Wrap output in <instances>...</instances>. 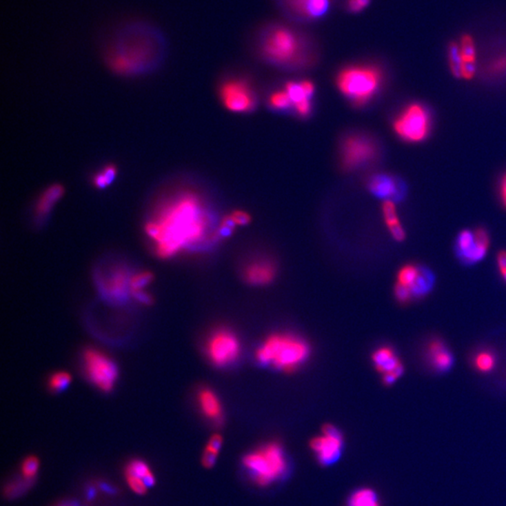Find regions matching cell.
<instances>
[{
    "mask_svg": "<svg viewBox=\"0 0 506 506\" xmlns=\"http://www.w3.org/2000/svg\"><path fill=\"white\" fill-rule=\"evenodd\" d=\"M72 376L67 372H57L51 375L48 380V387L53 392H60L69 387Z\"/></svg>",
    "mask_w": 506,
    "mask_h": 506,
    "instance_id": "obj_35",
    "label": "cell"
},
{
    "mask_svg": "<svg viewBox=\"0 0 506 506\" xmlns=\"http://www.w3.org/2000/svg\"><path fill=\"white\" fill-rule=\"evenodd\" d=\"M427 361L435 372H447L452 369L454 356L450 349L442 340L435 338L427 344Z\"/></svg>",
    "mask_w": 506,
    "mask_h": 506,
    "instance_id": "obj_17",
    "label": "cell"
},
{
    "mask_svg": "<svg viewBox=\"0 0 506 506\" xmlns=\"http://www.w3.org/2000/svg\"><path fill=\"white\" fill-rule=\"evenodd\" d=\"M500 197L503 205L506 208V173L503 174L500 182Z\"/></svg>",
    "mask_w": 506,
    "mask_h": 506,
    "instance_id": "obj_43",
    "label": "cell"
},
{
    "mask_svg": "<svg viewBox=\"0 0 506 506\" xmlns=\"http://www.w3.org/2000/svg\"><path fill=\"white\" fill-rule=\"evenodd\" d=\"M244 468L259 486L275 483L285 476L288 461L280 443H265L256 450L247 454L242 460Z\"/></svg>",
    "mask_w": 506,
    "mask_h": 506,
    "instance_id": "obj_5",
    "label": "cell"
},
{
    "mask_svg": "<svg viewBox=\"0 0 506 506\" xmlns=\"http://www.w3.org/2000/svg\"><path fill=\"white\" fill-rule=\"evenodd\" d=\"M232 220L236 226H243L249 223L250 221V216L247 212L244 211L236 210L234 211L230 215Z\"/></svg>",
    "mask_w": 506,
    "mask_h": 506,
    "instance_id": "obj_41",
    "label": "cell"
},
{
    "mask_svg": "<svg viewBox=\"0 0 506 506\" xmlns=\"http://www.w3.org/2000/svg\"><path fill=\"white\" fill-rule=\"evenodd\" d=\"M489 246V236L483 228L474 230V241L466 252L458 256V259L466 265H473L486 257Z\"/></svg>",
    "mask_w": 506,
    "mask_h": 506,
    "instance_id": "obj_20",
    "label": "cell"
},
{
    "mask_svg": "<svg viewBox=\"0 0 506 506\" xmlns=\"http://www.w3.org/2000/svg\"><path fill=\"white\" fill-rule=\"evenodd\" d=\"M117 174V168L113 164H107L94 174L92 183L97 189H105L113 183Z\"/></svg>",
    "mask_w": 506,
    "mask_h": 506,
    "instance_id": "obj_30",
    "label": "cell"
},
{
    "mask_svg": "<svg viewBox=\"0 0 506 506\" xmlns=\"http://www.w3.org/2000/svg\"><path fill=\"white\" fill-rule=\"evenodd\" d=\"M310 448L322 465H330L340 458L343 448V437L333 425H325L323 432L310 441Z\"/></svg>",
    "mask_w": 506,
    "mask_h": 506,
    "instance_id": "obj_12",
    "label": "cell"
},
{
    "mask_svg": "<svg viewBox=\"0 0 506 506\" xmlns=\"http://www.w3.org/2000/svg\"><path fill=\"white\" fill-rule=\"evenodd\" d=\"M63 506H74V505H63Z\"/></svg>",
    "mask_w": 506,
    "mask_h": 506,
    "instance_id": "obj_46",
    "label": "cell"
},
{
    "mask_svg": "<svg viewBox=\"0 0 506 506\" xmlns=\"http://www.w3.org/2000/svg\"><path fill=\"white\" fill-rule=\"evenodd\" d=\"M145 232L159 257L169 259L216 237L202 198L181 192L161 202L145 225Z\"/></svg>",
    "mask_w": 506,
    "mask_h": 506,
    "instance_id": "obj_1",
    "label": "cell"
},
{
    "mask_svg": "<svg viewBox=\"0 0 506 506\" xmlns=\"http://www.w3.org/2000/svg\"><path fill=\"white\" fill-rule=\"evenodd\" d=\"M153 276L148 271H141L130 276V294L141 304L151 303V296L148 293V287L152 283Z\"/></svg>",
    "mask_w": 506,
    "mask_h": 506,
    "instance_id": "obj_22",
    "label": "cell"
},
{
    "mask_svg": "<svg viewBox=\"0 0 506 506\" xmlns=\"http://www.w3.org/2000/svg\"><path fill=\"white\" fill-rule=\"evenodd\" d=\"M383 215L385 220V225H387L388 231L396 241H403L405 239V232L401 225L400 219H398L396 208L393 201H385L383 203Z\"/></svg>",
    "mask_w": 506,
    "mask_h": 506,
    "instance_id": "obj_24",
    "label": "cell"
},
{
    "mask_svg": "<svg viewBox=\"0 0 506 506\" xmlns=\"http://www.w3.org/2000/svg\"><path fill=\"white\" fill-rule=\"evenodd\" d=\"M242 346L239 336L227 328L213 331L205 341V352L208 360L216 367H227L239 358Z\"/></svg>",
    "mask_w": 506,
    "mask_h": 506,
    "instance_id": "obj_10",
    "label": "cell"
},
{
    "mask_svg": "<svg viewBox=\"0 0 506 506\" xmlns=\"http://www.w3.org/2000/svg\"><path fill=\"white\" fill-rule=\"evenodd\" d=\"M496 365V356L489 350L479 352L474 357V367L477 372L489 373L494 370Z\"/></svg>",
    "mask_w": 506,
    "mask_h": 506,
    "instance_id": "obj_31",
    "label": "cell"
},
{
    "mask_svg": "<svg viewBox=\"0 0 506 506\" xmlns=\"http://www.w3.org/2000/svg\"><path fill=\"white\" fill-rule=\"evenodd\" d=\"M448 57H449L450 70L454 77L463 78V59L458 44L454 43L450 44Z\"/></svg>",
    "mask_w": 506,
    "mask_h": 506,
    "instance_id": "obj_33",
    "label": "cell"
},
{
    "mask_svg": "<svg viewBox=\"0 0 506 506\" xmlns=\"http://www.w3.org/2000/svg\"><path fill=\"white\" fill-rule=\"evenodd\" d=\"M130 276L124 268H114L101 279V291L109 298L121 300L130 294Z\"/></svg>",
    "mask_w": 506,
    "mask_h": 506,
    "instance_id": "obj_14",
    "label": "cell"
},
{
    "mask_svg": "<svg viewBox=\"0 0 506 506\" xmlns=\"http://www.w3.org/2000/svg\"><path fill=\"white\" fill-rule=\"evenodd\" d=\"M310 352L309 344L301 336L276 332L262 341L255 352V358L260 364L281 372H293L307 361Z\"/></svg>",
    "mask_w": 506,
    "mask_h": 506,
    "instance_id": "obj_3",
    "label": "cell"
},
{
    "mask_svg": "<svg viewBox=\"0 0 506 506\" xmlns=\"http://www.w3.org/2000/svg\"><path fill=\"white\" fill-rule=\"evenodd\" d=\"M419 274V267L414 265H406L398 270V276H396V283L401 285L409 287L416 281Z\"/></svg>",
    "mask_w": 506,
    "mask_h": 506,
    "instance_id": "obj_32",
    "label": "cell"
},
{
    "mask_svg": "<svg viewBox=\"0 0 506 506\" xmlns=\"http://www.w3.org/2000/svg\"><path fill=\"white\" fill-rule=\"evenodd\" d=\"M394 294H395L396 300L401 304H408L414 298L411 289L409 287L401 285V284L398 283H396Z\"/></svg>",
    "mask_w": 506,
    "mask_h": 506,
    "instance_id": "obj_39",
    "label": "cell"
},
{
    "mask_svg": "<svg viewBox=\"0 0 506 506\" xmlns=\"http://www.w3.org/2000/svg\"><path fill=\"white\" fill-rule=\"evenodd\" d=\"M382 72L372 65L344 68L336 77L338 90L357 107L369 103L382 87Z\"/></svg>",
    "mask_w": 506,
    "mask_h": 506,
    "instance_id": "obj_4",
    "label": "cell"
},
{
    "mask_svg": "<svg viewBox=\"0 0 506 506\" xmlns=\"http://www.w3.org/2000/svg\"><path fill=\"white\" fill-rule=\"evenodd\" d=\"M302 48L300 38L289 28H274L263 39V56L273 63H297L301 57Z\"/></svg>",
    "mask_w": 506,
    "mask_h": 506,
    "instance_id": "obj_6",
    "label": "cell"
},
{
    "mask_svg": "<svg viewBox=\"0 0 506 506\" xmlns=\"http://www.w3.org/2000/svg\"><path fill=\"white\" fill-rule=\"evenodd\" d=\"M83 367L91 383L103 392H110L119 379L114 360L98 349H87L83 354Z\"/></svg>",
    "mask_w": 506,
    "mask_h": 506,
    "instance_id": "obj_9",
    "label": "cell"
},
{
    "mask_svg": "<svg viewBox=\"0 0 506 506\" xmlns=\"http://www.w3.org/2000/svg\"><path fill=\"white\" fill-rule=\"evenodd\" d=\"M276 272V267L272 261L257 258L245 265L243 276L245 281L252 285L265 286L272 283Z\"/></svg>",
    "mask_w": 506,
    "mask_h": 506,
    "instance_id": "obj_15",
    "label": "cell"
},
{
    "mask_svg": "<svg viewBox=\"0 0 506 506\" xmlns=\"http://www.w3.org/2000/svg\"><path fill=\"white\" fill-rule=\"evenodd\" d=\"M64 192V188L60 184L51 185L41 192L34 208V214L39 220H43L52 212L63 197Z\"/></svg>",
    "mask_w": 506,
    "mask_h": 506,
    "instance_id": "obj_19",
    "label": "cell"
},
{
    "mask_svg": "<svg viewBox=\"0 0 506 506\" xmlns=\"http://www.w3.org/2000/svg\"><path fill=\"white\" fill-rule=\"evenodd\" d=\"M393 127L398 136L406 142H422L429 136L432 116L423 104H409L396 117Z\"/></svg>",
    "mask_w": 506,
    "mask_h": 506,
    "instance_id": "obj_7",
    "label": "cell"
},
{
    "mask_svg": "<svg viewBox=\"0 0 506 506\" xmlns=\"http://www.w3.org/2000/svg\"><path fill=\"white\" fill-rule=\"evenodd\" d=\"M126 479L130 489L137 493V494H145L148 492V487H150L143 480L138 478V477L132 476V474H126Z\"/></svg>",
    "mask_w": 506,
    "mask_h": 506,
    "instance_id": "obj_38",
    "label": "cell"
},
{
    "mask_svg": "<svg viewBox=\"0 0 506 506\" xmlns=\"http://www.w3.org/2000/svg\"><path fill=\"white\" fill-rule=\"evenodd\" d=\"M220 98L224 107L234 113H247L256 104L254 90L243 79L225 81L220 88Z\"/></svg>",
    "mask_w": 506,
    "mask_h": 506,
    "instance_id": "obj_11",
    "label": "cell"
},
{
    "mask_svg": "<svg viewBox=\"0 0 506 506\" xmlns=\"http://www.w3.org/2000/svg\"><path fill=\"white\" fill-rule=\"evenodd\" d=\"M294 12L307 18L323 17L330 7V0H287Z\"/></svg>",
    "mask_w": 506,
    "mask_h": 506,
    "instance_id": "obj_21",
    "label": "cell"
},
{
    "mask_svg": "<svg viewBox=\"0 0 506 506\" xmlns=\"http://www.w3.org/2000/svg\"><path fill=\"white\" fill-rule=\"evenodd\" d=\"M349 506H380V505L376 493L372 489H360L352 494L349 500Z\"/></svg>",
    "mask_w": 506,
    "mask_h": 506,
    "instance_id": "obj_29",
    "label": "cell"
},
{
    "mask_svg": "<svg viewBox=\"0 0 506 506\" xmlns=\"http://www.w3.org/2000/svg\"><path fill=\"white\" fill-rule=\"evenodd\" d=\"M116 33L107 62L120 74H136L160 60L163 53V33L147 22H134L123 26Z\"/></svg>",
    "mask_w": 506,
    "mask_h": 506,
    "instance_id": "obj_2",
    "label": "cell"
},
{
    "mask_svg": "<svg viewBox=\"0 0 506 506\" xmlns=\"http://www.w3.org/2000/svg\"><path fill=\"white\" fill-rule=\"evenodd\" d=\"M370 192L385 201H400L405 196V184L396 176L376 174L367 181Z\"/></svg>",
    "mask_w": 506,
    "mask_h": 506,
    "instance_id": "obj_13",
    "label": "cell"
},
{
    "mask_svg": "<svg viewBox=\"0 0 506 506\" xmlns=\"http://www.w3.org/2000/svg\"><path fill=\"white\" fill-rule=\"evenodd\" d=\"M461 56L463 59V78L472 79L476 72V51L473 39L469 36H463L461 41Z\"/></svg>",
    "mask_w": 506,
    "mask_h": 506,
    "instance_id": "obj_23",
    "label": "cell"
},
{
    "mask_svg": "<svg viewBox=\"0 0 506 506\" xmlns=\"http://www.w3.org/2000/svg\"><path fill=\"white\" fill-rule=\"evenodd\" d=\"M372 359L375 369L382 374V376L385 374H394L400 379L405 370L403 364L396 356L395 351L388 346L376 349L372 354Z\"/></svg>",
    "mask_w": 506,
    "mask_h": 506,
    "instance_id": "obj_16",
    "label": "cell"
},
{
    "mask_svg": "<svg viewBox=\"0 0 506 506\" xmlns=\"http://www.w3.org/2000/svg\"><path fill=\"white\" fill-rule=\"evenodd\" d=\"M497 263H498V267H499V270L500 273L506 270V252L505 250H500V252L498 253Z\"/></svg>",
    "mask_w": 506,
    "mask_h": 506,
    "instance_id": "obj_44",
    "label": "cell"
},
{
    "mask_svg": "<svg viewBox=\"0 0 506 506\" xmlns=\"http://www.w3.org/2000/svg\"><path fill=\"white\" fill-rule=\"evenodd\" d=\"M284 90L286 91L289 97H290L294 108L297 104L312 101L310 99H312L313 94H314L315 87L310 81L303 80L301 82L286 83Z\"/></svg>",
    "mask_w": 506,
    "mask_h": 506,
    "instance_id": "obj_25",
    "label": "cell"
},
{
    "mask_svg": "<svg viewBox=\"0 0 506 506\" xmlns=\"http://www.w3.org/2000/svg\"><path fill=\"white\" fill-rule=\"evenodd\" d=\"M223 437L220 434H214L208 440L205 450H203L202 463L205 468H212L215 465L219 453L223 447Z\"/></svg>",
    "mask_w": 506,
    "mask_h": 506,
    "instance_id": "obj_27",
    "label": "cell"
},
{
    "mask_svg": "<svg viewBox=\"0 0 506 506\" xmlns=\"http://www.w3.org/2000/svg\"><path fill=\"white\" fill-rule=\"evenodd\" d=\"M268 101H270L271 108L276 109V110L286 111L288 109L293 108V103H292L290 97L284 90L274 92L270 96Z\"/></svg>",
    "mask_w": 506,
    "mask_h": 506,
    "instance_id": "obj_34",
    "label": "cell"
},
{
    "mask_svg": "<svg viewBox=\"0 0 506 506\" xmlns=\"http://www.w3.org/2000/svg\"><path fill=\"white\" fill-rule=\"evenodd\" d=\"M39 469V461L35 456H28L22 464V476L26 481L30 482L36 476Z\"/></svg>",
    "mask_w": 506,
    "mask_h": 506,
    "instance_id": "obj_37",
    "label": "cell"
},
{
    "mask_svg": "<svg viewBox=\"0 0 506 506\" xmlns=\"http://www.w3.org/2000/svg\"><path fill=\"white\" fill-rule=\"evenodd\" d=\"M474 241V231L463 230L458 234L456 241V256L463 254L472 247Z\"/></svg>",
    "mask_w": 506,
    "mask_h": 506,
    "instance_id": "obj_36",
    "label": "cell"
},
{
    "mask_svg": "<svg viewBox=\"0 0 506 506\" xmlns=\"http://www.w3.org/2000/svg\"><path fill=\"white\" fill-rule=\"evenodd\" d=\"M435 284V275L429 268L419 267V274L416 281L412 285L411 291L414 298H421L432 291Z\"/></svg>",
    "mask_w": 506,
    "mask_h": 506,
    "instance_id": "obj_26",
    "label": "cell"
},
{
    "mask_svg": "<svg viewBox=\"0 0 506 506\" xmlns=\"http://www.w3.org/2000/svg\"><path fill=\"white\" fill-rule=\"evenodd\" d=\"M126 474H132L138 478L143 480L150 486L155 484V476L151 471L150 466L145 461H134L129 463L126 469Z\"/></svg>",
    "mask_w": 506,
    "mask_h": 506,
    "instance_id": "obj_28",
    "label": "cell"
},
{
    "mask_svg": "<svg viewBox=\"0 0 506 506\" xmlns=\"http://www.w3.org/2000/svg\"><path fill=\"white\" fill-rule=\"evenodd\" d=\"M370 0H348V9L352 12H358L370 4Z\"/></svg>",
    "mask_w": 506,
    "mask_h": 506,
    "instance_id": "obj_42",
    "label": "cell"
},
{
    "mask_svg": "<svg viewBox=\"0 0 506 506\" xmlns=\"http://www.w3.org/2000/svg\"><path fill=\"white\" fill-rule=\"evenodd\" d=\"M197 404L201 413L213 423H220L223 418V407L221 398L210 388H202L197 394Z\"/></svg>",
    "mask_w": 506,
    "mask_h": 506,
    "instance_id": "obj_18",
    "label": "cell"
},
{
    "mask_svg": "<svg viewBox=\"0 0 506 506\" xmlns=\"http://www.w3.org/2000/svg\"><path fill=\"white\" fill-rule=\"evenodd\" d=\"M500 274H502V276H503V280H505V283H506V270H505V271H503V272H502V273H500Z\"/></svg>",
    "mask_w": 506,
    "mask_h": 506,
    "instance_id": "obj_45",
    "label": "cell"
},
{
    "mask_svg": "<svg viewBox=\"0 0 506 506\" xmlns=\"http://www.w3.org/2000/svg\"><path fill=\"white\" fill-rule=\"evenodd\" d=\"M490 72L495 75L506 74V54L495 60L490 66Z\"/></svg>",
    "mask_w": 506,
    "mask_h": 506,
    "instance_id": "obj_40",
    "label": "cell"
},
{
    "mask_svg": "<svg viewBox=\"0 0 506 506\" xmlns=\"http://www.w3.org/2000/svg\"><path fill=\"white\" fill-rule=\"evenodd\" d=\"M379 148L373 138L361 132L347 135L341 143V163L345 170L354 171L376 160Z\"/></svg>",
    "mask_w": 506,
    "mask_h": 506,
    "instance_id": "obj_8",
    "label": "cell"
}]
</instances>
